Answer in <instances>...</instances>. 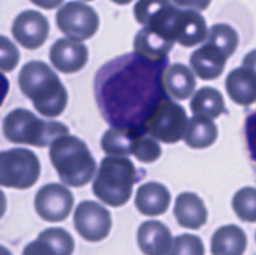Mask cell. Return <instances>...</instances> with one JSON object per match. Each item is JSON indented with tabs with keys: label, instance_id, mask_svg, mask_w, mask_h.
Instances as JSON below:
<instances>
[{
	"label": "cell",
	"instance_id": "cell-1",
	"mask_svg": "<svg viewBox=\"0 0 256 255\" xmlns=\"http://www.w3.org/2000/svg\"><path fill=\"white\" fill-rule=\"evenodd\" d=\"M19 86L34 108L46 118H56L65 110L68 92L59 76L42 62H29L19 74Z\"/></svg>",
	"mask_w": 256,
	"mask_h": 255
},
{
	"label": "cell",
	"instance_id": "cell-2",
	"mask_svg": "<svg viewBox=\"0 0 256 255\" xmlns=\"http://www.w3.org/2000/svg\"><path fill=\"white\" fill-rule=\"evenodd\" d=\"M49 154L62 182L69 186L82 188L94 176L96 162L86 144L74 135L54 140Z\"/></svg>",
	"mask_w": 256,
	"mask_h": 255
},
{
	"label": "cell",
	"instance_id": "cell-3",
	"mask_svg": "<svg viewBox=\"0 0 256 255\" xmlns=\"http://www.w3.org/2000/svg\"><path fill=\"white\" fill-rule=\"evenodd\" d=\"M136 169L132 160L122 156L104 158L92 184L94 194L105 204L119 208L132 195Z\"/></svg>",
	"mask_w": 256,
	"mask_h": 255
},
{
	"label": "cell",
	"instance_id": "cell-4",
	"mask_svg": "<svg viewBox=\"0 0 256 255\" xmlns=\"http://www.w3.org/2000/svg\"><path fill=\"white\" fill-rule=\"evenodd\" d=\"M2 132L9 142L44 148L58 138L69 135L66 125L60 122H45L26 109H15L6 115Z\"/></svg>",
	"mask_w": 256,
	"mask_h": 255
},
{
	"label": "cell",
	"instance_id": "cell-5",
	"mask_svg": "<svg viewBox=\"0 0 256 255\" xmlns=\"http://www.w3.org/2000/svg\"><path fill=\"white\" fill-rule=\"evenodd\" d=\"M145 134L140 128L112 126L102 135V148L110 156L132 154L142 162H154L162 156V146Z\"/></svg>",
	"mask_w": 256,
	"mask_h": 255
},
{
	"label": "cell",
	"instance_id": "cell-6",
	"mask_svg": "<svg viewBox=\"0 0 256 255\" xmlns=\"http://www.w3.org/2000/svg\"><path fill=\"white\" fill-rule=\"evenodd\" d=\"M188 124L189 120L184 108L164 98L145 120L142 130L154 139L174 144L184 139Z\"/></svg>",
	"mask_w": 256,
	"mask_h": 255
},
{
	"label": "cell",
	"instance_id": "cell-7",
	"mask_svg": "<svg viewBox=\"0 0 256 255\" xmlns=\"http://www.w3.org/2000/svg\"><path fill=\"white\" fill-rule=\"evenodd\" d=\"M40 176V162L28 149L16 148L0 152V185L15 189H28Z\"/></svg>",
	"mask_w": 256,
	"mask_h": 255
},
{
	"label": "cell",
	"instance_id": "cell-8",
	"mask_svg": "<svg viewBox=\"0 0 256 255\" xmlns=\"http://www.w3.org/2000/svg\"><path fill=\"white\" fill-rule=\"evenodd\" d=\"M99 24V15L84 2H69L56 12V25L60 32L75 42H82L94 36Z\"/></svg>",
	"mask_w": 256,
	"mask_h": 255
},
{
	"label": "cell",
	"instance_id": "cell-9",
	"mask_svg": "<svg viewBox=\"0 0 256 255\" xmlns=\"http://www.w3.org/2000/svg\"><path fill=\"white\" fill-rule=\"evenodd\" d=\"M76 232L88 242H102L112 230V214L106 208L95 202L85 200L78 205L74 212Z\"/></svg>",
	"mask_w": 256,
	"mask_h": 255
},
{
	"label": "cell",
	"instance_id": "cell-10",
	"mask_svg": "<svg viewBox=\"0 0 256 255\" xmlns=\"http://www.w3.org/2000/svg\"><path fill=\"white\" fill-rule=\"evenodd\" d=\"M178 12L170 0H139L134 6L135 19L140 24L172 42V28Z\"/></svg>",
	"mask_w": 256,
	"mask_h": 255
},
{
	"label": "cell",
	"instance_id": "cell-11",
	"mask_svg": "<svg viewBox=\"0 0 256 255\" xmlns=\"http://www.w3.org/2000/svg\"><path fill=\"white\" fill-rule=\"evenodd\" d=\"M34 204L35 210L42 219L58 222L69 216L74 205V196L66 186L52 182L40 188Z\"/></svg>",
	"mask_w": 256,
	"mask_h": 255
},
{
	"label": "cell",
	"instance_id": "cell-12",
	"mask_svg": "<svg viewBox=\"0 0 256 255\" xmlns=\"http://www.w3.org/2000/svg\"><path fill=\"white\" fill-rule=\"evenodd\" d=\"M50 25L46 18L35 10H25L14 20L12 32L15 40L25 49L35 50L48 39Z\"/></svg>",
	"mask_w": 256,
	"mask_h": 255
},
{
	"label": "cell",
	"instance_id": "cell-13",
	"mask_svg": "<svg viewBox=\"0 0 256 255\" xmlns=\"http://www.w3.org/2000/svg\"><path fill=\"white\" fill-rule=\"evenodd\" d=\"M208 25L204 16L196 10L179 9L174 20L172 36L175 42L192 48L208 38Z\"/></svg>",
	"mask_w": 256,
	"mask_h": 255
},
{
	"label": "cell",
	"instance_id": "cell-14",
	"mask_svg": "<svg viewBox=\"0 0 256 255\" xmlns=\"http://www.w3.org/2000/svg\"><path fill=\"white\" fill-rule=\"evenodd\" d=\"M89 59L88 48L82 42L59 39L50 49V62L59 72L70 74L82 70Z\"/></svg>",
	"mask_w": 256,
	"mask_h": 255
},
{
	"label": "cell",
	"instance_id": "cell-15",
	"mask_svg": "<svg viewBox=\"0 0 256 255\" xmlns=\"http://www.w3.org/2000/svg\"><path fill=\"white\" fill-rule=\"evenodd\" d=\"M74 239L62 228H49L24 248L22 255H72Z\"/></svg>",
	"mask_w": 256,
	"mask_h": 255
},
{
	"label": "cell",
	"instance_id": "cell-16",
	"mask_svg": "<svg viewBox=\"0 0 256 255\" xmlns=\"http://www.w3.org/2000/svg\"><path fill=\"white\" fill-rule=\"evenodd\" d=\"M172 242V232L162 222L149 220L138 230V244L145 255H168Z\"/></svg>",
	"mask_w": 256,
	"mask_h": 255
},
{
	"label": "cell",
	"instance_id": "cell-17",
	"mask_svg": "<svg viewBox=\"0 0 256 255\" xmlns=\"http://www.w3.org/2000/svg\"><path fill=\"white\" fill-rule=\"evenodd\" d=\"M229 58L212 42H208L190 58V65L195 74L202 80H214L222 74Z\"/></svg>",
	"mask_w": 256,
	"mask_h": 255
},
{
	"label": "cell",
	"instance_id": "cell-18",
	"mask_svg": "<svg viewBox=\"0 0 256 255\" xmlns=\"http://www.w3.org/2000/svg\"><path fill=\"white\" fill-rule=\"evenodd\" d=\"M174 214L182 228L198 230L208 222V210L202 198L195 192H182L176 198Z\"/></svg>",
	"mask_w": 256,
	"mask_h": 255
},
{
	"label": "cell",
	"instance_id": "cell-19",
	"mask_svg": "<svg viewBox=\"0 0 256 255\" xmlns=\"http://www.w3.org/2000/svg\"><path fill=\"white\" fill-rule=\"evenodd\" d=\"M172 202L169 189L160 182H150L138 189L135 205L142 214L156 216L164 214Z\"/></svg>",
	"mask_w": 256,
	"mask_h": 255
},
{
	"label": "cell",
	"instance_id": "cell-20",
	"mask_svg": "<svg viewBox=\"0 0 256 255\" xmlns=\"http://www.w3.org/2000/svg\"><path fill=\"white\" fill-rule=\"evenodd\" d=\"M162 86L174 99L186 100L194 92L196 80L186 65L172 64L162 72Z\"/></svg>",
	"mask_w": 256,
	"mask_h": 255
},
{
	"label": "cell",
	"instance_id": "cell-21",
	"mask_svg": "<svg viewBox=\"0 0 256 255\" xmlns=\"http://www.w3.org/2000/svg\"><path fill=\"white\" fill-rule=\"evenodd\" d=\"M226 92L232 100L242 106L256 102V75L246 68L232 70L226 78Z\"/></svg>",
	"mask_w": 256,
	"mask_h": 255
},
{
	"label": "cell",
	"instance_id": "cell-22",
	"mask_svg": "<svg viewBox=\"0 0 256 255\" xmlns=\"http://www.w3.org/2000/svg\"><path fill=\"white\" fill-rule=\"evenodd\" d=\"M246 246V234L234 224L219 228L212 238V255H244Z\"/></svg>",
	"mask_w": 256,
	"mask_h": 255
},
{
	"label": "cell",
	"instance_id": "cell-23",
	"mask_svg": "<svg viewBox=\"0 0 256 255\" xmlns=\"http://www.w3.org/2000/svg\"><path fill=\"white\" fill-rule=\"evenodd\" d=\"M175 42H169L158 32L145 26L136 34L134 40L135 52L150 62H162L172 52Z\"/></svg>",
	"mask_w": 256,
	"mask_h": 255
},
{
	"label": "cell",
	"instance_id": "cell-24",
	"mask_svg": "<svg viewBox=\"0 0 256 255\" xmlns=\"http://www.w3.org/2000/svg\"><path fill=\"white\" fill-rule=\"evenodd\" d=\"M218 126L212 119L202 115H195L188 124L185 142L192 149H205L216 142Z\"/></svg>",
	"mask_w": 256,
	"mask_h": 255
},
{
	"label": "cell",
	"instance_id": "cell-25",
	"mask_svg": "<svg viewBox=\"0 0 256 255\" xmlns=\"http://www.w3.org/2000/svg\"><path fill=\"white\" fill-rule=\"evenodd\" d=\"M194 115H202L210 119L219 118L224 112L225 102L222 92L215 88L204 86L195 92L190 102Z\"/></svg>",
	"mask_w": 256,
	"mask_h": 255
},
{
	"label": "cell",
	"instance_id": "cell-26",
	"mask_svg": "<svg viewBox=\"0 0 256 255\" xmlns=\"http://www.w3.org/2000/svg\"><path fill=\"white\" fill-rule=\"evenodd\" d=\"M208 42L219 48L228 58L232 56L239 45V35L228 24H215L210 29Z\"/></svg>",
	"mask_w": 256,
	"mask_h": 255
},
{
	"label": "cell",
	"instance_id": "cell-27",
	"mask_svg": "<svg viewBox=\"0 0 256 255\" xmlns=\"http://www.w3.org/2000/svg\"><path fill=\"white\" fill-rule=\"evenodd\" d=\"M232 209L242 222H256V188L240 189L232 198Z\"/></svg>",
	"mask_w": 256,
	"mask_h": 255
},
{
	"label": "cell",
	"instance_id": "cell-28",
	"mask_svg": "<svg viewBox=\"0 0 256 255\" xmlns=\"http://www.w3.org/2000/svg\"><path fill=\"white\" fill-rule=\"evenodd\" d=\"M205 249L202 240L192 234H182L172 242V249L168 255H204Z\"/></svg>",
	"mask_w": 256,
	"mask_h": 255
},
{
	"label": "cell",
	"instance_id": "cell-29",
	"mask_svg": "<svg viewBox=\"0 0 256 255\" xmlns=\"http://www.w3.org/2000/svg\"><path fill=\"white\" fill-rule=\"evenodd\" d=\"M20 52L14 42H10L6 36L0 35V70L2 72H12L19 64Z\"/></svg>",
	"mask_w": 256,
	"mask_h": 255
},
{
	"label": "cell",
	"instance_id": "cell-30",
	"mask_svg": "<svg viewBox=\"0 0 256 255\" xmlns=\"http://www.w3.org/2000/svg\"><path fill=\"white\" fill-rule=\"evenodd\" d=\"M245 132H246L248 146L249 152L252 154V160L256 162V112H252L249 115L245 124Z\"/></svg>",
	"mask_w": 256,
	"mask_h": 255
},
{
	"label": "cell",
	"instance_id": "cell-31",
	"mask_svg": "<svg viewBox=\"0 0 256 255\" xmlns=\"http://www.w3.org/2000/svg\"><path fill=\"white\" fill-rule=\"evenodd\" d=\"M176 5L179 6H185V8H192L195 10H206L209 8V5L212 4V0H172Z\"/></svg>",
	"mask_w": 256,
	"mask_h": 255
},
{
	"label": "cell",
	"instance_id": "cell-32",
	"mask_svg": "<svg viewBox=\"0 0 256 255\" xmlns=\"http://www.w3.org/2000/svg\"><path fill=\"white\" fill-rule=\"evenodd\" d=\"M30 2L36 5V6L42 8V9L52 10L59 6L64 0H30Z\"/></svg>",
	"mask_w": 256,
	"mask_h": 255
},
{
	"label": "cell",
	"instance_id": "cell-33",
	"mask_svg": "<svg viewBox=\"0 0 256 255\" xmlns=\"http://www.w3.org/2000/svg\"><path fill=\"white\" fill-rule=\"evenodd\" d=\"M242 66L252 70V72L256 75V50L250 52L249 54L244 58V60H242Z\"/></svg>",
	"mask_w": 256,
	"mask_h": 255
},
{
	"label": "cell",
	"instance_id": "cell-34",
	"mask_svg": "<svg viewBox=\"0 0 256 255\" xmlns=\"http://www.w3.org/2000/svg\"><path fill=\"white\" fill-rule=\"evenodd\" d=\"M8 92H9V80L0 72V106L4 102Z\"/></svg>",
	"mask_w": 256,
	"mask_h": 255
},
{
	"label": "cell",
	"instance_id": "cell-35",
	"mask_svg": "<svg viewBox=\"0 0 256 255\" xmlns=\"http://www.w3.org/2000/svg\"><path fill=\"white\" fill-rule=\"evenodd\" d=\"M5 212H6V198H5L4 192L0 190V219L4 216Z\"/></svg>",
	"mask_w": 256,
	"mask_h": 255
},
{
	"label": "cell",
	"instance_id": "cell-36",
	"mask_svg": "<svg viewBox=\"0 0 256 255\" xmlns=\"http://www.w3.org/2000/svg\"><path fill=\"white\" fill-rule=\"evenodd\" d=\"M0 255H12V254L10 252V250H8L6 248L0 245Z\"/></svg>",
	"mask_w": 256,
	"mask_h": 255
},
{
	"label": "cell",
	"instance_id": "cell-37",
	"mask_svg": "<svg viewBox=\"0 0 256 255\" xmlns=\"http://www.w3.org/2000/svg\"><path fill=\"white\" fill-rule=\"evenodd\" d=\"M112 2H115V4H119V5H126L129 4V2H132V0H112Z\"/></svg>",
	"mask_w": 256,
	"mask_h": 255
},
{
	"label": "cell",
	"instance_id": "cell-38",
	"mask_svg": "<svg viewBox=\"0 0 256 255\" xmlns=\"http://www.w3.org/2000/svg\"><path fill=\"white\" fill-rule=\"evenodd\" d=\"M85 2H92V0H85Z\"/></svg>",
	"mask_w": 256,
	"mask_h": 255
}]
</instances>
